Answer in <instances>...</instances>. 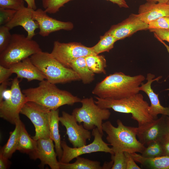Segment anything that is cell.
<instances>
[{"instance_id":"6da1fadb","label":"cell","mask_w":169,"mask_h":169,"mask_svg":"<svg viewBox=\"0 0 169 169\" xmlns=\"http://www.w3.org/2000/svg\"><path fill=\"white\" fill-rule=\"evenodd\" d=\"M145 79L141 74L131 76L116 72L96 84L92 93L103 99L118 100L128 98L139 93V87Z\"/></svg>"},{"instance_id":"7a4b0ae2","label":"cell","mask_w":169,"mask_h":169,"mask_svg":"<svg viewBox=\"0 0 169 169\" xmlns=\"http://www.w3.org/2000/svg\"><path fill=\"white\" fill-rule=\"evenodd\" d=\"M27 101L34 102L50 110H56L65 105H72L80 102L81 99L69 92L59 89L55 84L45 79L38 86L22 91Z\"/></svg>"},{"instance_id":"3957f363","label":"cell","mask_w":169,"mask_h":169,"mask_svg":"<svg viewBox=\"0 0 169 169\" xmlns=\"http://www.w3.org/2000/svg\"><path fill=\"white\" fill-rule=\"evenodd\" d=\"M95 97L96 100L95 103L101 108L112 109L117 112L131 114V118L137 121L139 127L154 120L149 112L148 103L144 100L141 94L118 100Z\"/></svg>"},{"instance_id":"277c9868","label":"cell","mask_w":169,"mask_h":169,"mask_svg":"<svg viewBox=\"0 0 169 169\" xmlns=\"http://www.w3.org/2000/svg\"><path fill=\"white\" fill-rule=\"evenodd\" d=\"M117 127L109 121L103 123V131L106 139L114 153L116 151L141 153L145 146L136 138L137 127L125 125L120 119L116 121Z\"/></svg>"},{"instance_id":"5b68a950","label":"cell","mask_w":169,"mask_h":169,"mask_svg":"<svg viewBox=\"0 0 169 169\" xmlns=\"http://www.w3.org/2000/svg\"><path fill=\"white\" fill-rule=\"evenodd\" d=\"M30 58L45 76L46 80L51 83L64 84L80 80L76 73L65 67L50 53L42 51L32 55Z\"/></svg>"},{"instance_id":"8992f818","label":"cell","mask_w":169,"mask_h":169,"mask_svg":"<svg viewBox=\"0 0 169 169\" xmlns=\"http://www.w3.org/2000/svg\"><path fill=\"white\" fill-rule=\"evenodd\" d=\"M42 51L35 41L23 34H13L9 44L0 53V65L9 68L12 65Z\"/></svg>"},{"instance_id":"52a82bcc","label":"cell","mask_w":169,"mask_h":169,"mask_svg":"<svg viewBox=\"0 0 169 169\" xmlns=\"http://www.w3.org/2000/svg\"><path fill=\"white\" fill-rule=\"evenodd\" d=\"M82 106L74 109L72 113L79 124L83 123L85 128L90 130L97 128L103 134V121L108 120L111 113L108 109L101 108L95 102L92 97L81 100Z\"/></svg>"},{"instance_id":"ba28073f","label":"cell","mask_w":169,"mask_h":169,"mask_svg":"<svg viewBox=\"0 0 169 169\" xmlns=\"http://www.w3.org/2000/svg\"><path fill=\"white\" fill-rule=\"evenodd\" d=\"M51 110L34 102L27 101L22 108L20 113L29 118L35 128L33 138L35 141L40 138H50L49 120Z\"/></svg>"},{"instance_id":"9c48e42d","label":"cell","mask_w":169,"mask_h":169,"mask_svg":"<svg viewBox=\"0 0 169 169\" xmlns=\"http://www.w3.org/2000/svg\"><path fill=\"white\" fill-rule=\"evenodd\" d=\"M19 82L17 77L13 79L10 97L0 102V117L15 125L20 119L21 110L27 102L26 96L20 89Z\"/></svg>"},{"instance_id":"30bf717a","label":"cell","mask_w":169,"mask_h":169,"mask_svg":"<svg viewBox=\"0 0 169 169\" xmlns=\"http://www.w3.org/2000/svg\"><path fill=\"white\" fill-rule=\"evenodd\" d=\"M92 135L94 139L91 143L78 147L69 146L64 141H61V146L63 150L62 157L59 161L64 163H69L74 158L83 154L97 152H103L114 154L111 148L102 139L103 135L100 133L98 129L96 127L92 130Z\"/></svg>"},{"instance_id":"8fae6325","label":"cell","mask_w":169,"mask_h":169,"mask_svg":"<svg viewBox=\"0 0 169 169\" xmlns=\"http://www.w3.org/2000/svg\"><path fill=\"white\" fill-rule=\"evenodd\" d=\"M50 54L65 67L69 68H70L71 63L76 59L96 54L91 47H86L80 43H62L58 41L54 42Z\"/></svg>"},{"instance_id":"7c38bea8","label":"cell","mask_w":169,"mask_h":169,"mask_svg":"<svg viewBox=\"0 0 169 169\" xmlns=\"http://www.w3.org/2000/svg\"><path fill=\"white\" fill-rule=\"evenodd\" d=\"M59 121L66 130L68 140L74 147H78L86 145L87 140L90 139L92 134L85 128L83 125H79L74 116L65 111L62 112Z\"/></svg>"},{"instance_id":"4fadbf2b","label":"cell","mask_w":169,"mask_h":169,"mask_svg":"<svg viewBox=\"0 0 169 169\" xmlns=\"http://www.w3.org/2000/svg\"><path fill=\"white\" fill-rule=\"evenodd\" d=\"M166 115H162L159 118L137 127V136L139 141L145 147L152 141L159 140L168 132Z\"/></svg>"},{"instance_id":"5bb4252c","label":"cell","mask_w":169,"mask_h":169,"mask_svg":"<svg viewBox=\"0 0 169 169\" xmlns=\"http://www.w3.org/2000/svg\"><path fill=\"white\" fill-rule=\"evenodd\" d=\"M147 29H148V24L144 22L138 14L131 13L121 22L111 26L106 33L112 35L118 41L138 31Z\"/></svg>"},{"instance_id":"9a60e30c","label":"cell","mask_w":169,"mask_h":169,"mask_svg":"<svg viewBox=\"0 0 169 169\" xmlns=\"http://www.w3.org/2000/svg\"><path fill=\"white\" fill-rule=\"evenodd\" d=\"M33 16L38 24L39 34L42 37L47 36L51 33L60 30H71L74 28L71 22L61 21L53 18L41 8L33 10Z\"/></svg>"},{"instance_id":"2e32d148","label":"cell","mask_w":169,"mask_h":169,"mask_svg":"<svg viewBox=\"0 0 169 169\" xmlns=\"http://www.w3.org/2000/svg\"><path fill=\"white\" fill-rule=\"evenodd\" d=\"M53 141L50 138L37 140L36 150L30 156L33 159H39L42 166L47 165L51 169H60Z\"/></svg>"},{"instance_id":"e0dca14e","label":"cell","mask_w":169,"mask_h":169,"mask_svg":"<svg viewBox=\"0 0 169 169\" xmlns=\"http://www.w3.org/2000/svg\"><path fill=\"white\" fill-rule=\"evenodd\" d=\"M33 9L24 7L17 11L12 20L5 26L10 30L18 26H21L27 32V37L32 39L35 35V30L39 28L38 23L33 18Z\"/></svg>"},{"instance_id":"ac0fdd59","label":"cell","mask_w":169,"mask_h":169,"mask_svg":"<svg viewBox=\"0 0 169 169\" xmlns=\"http://www.w3.org/2000/svg\"><path fill=\"white\" fill-rule=\"evenodd\" d=\"M155 75L149 73L147 74V81L145 84L142 83L139 87L140 91H142L148 96L151 102L149 112L154 119L157 118L159 114L169 117V107H164L161 105L159 99L158 95L155 93L151 87L152 83L155 81H157L161 78L159 76L154 79Z\"/></svg>"},{"instance_id":"d6986e66","label":"cell","mask_w":169,"mask_h":169,"mask_svg":"<svg viewBox=\"0 0 169 169\" xmlns=\"http://www.w3.org/2000/svg\"><path fill=\"white\" fill-rule=\"evenodd\" d=\"M9 68L18 78H25L28 81L34 80L41 81L46 79L45 76L33 64L30 57L12 65Z\"/></svg>"},{"instance_id":"ffe728a7","label":"cell","mask_w":169,"mask_h":169,"mask_svg":"<svg viewBox=\"0 0 169 169\" xmlns=\"http://www.w3.org/2000/svg\"><path fill=\"white\" fill-rule=\"evenodd\" d=\"M138 14L144 22L148 24L160 18L169 16V4L147 2L139 6Z\"/></svg>"},{"instance_id":"44dd1931","label":"cell","mask_w":169,"mask_h":169,"mask_svg":"<svg viewBox=\"0 0 169 169\" xmlns=\"http://www.w3.org/2000/svg\"><path fill=\"white\" fill-rule=\"evenodd\" d=\"M59 117L58 109L51 110L49 120V130L50 138L54 143L55 151L59 161L63 154L59 130Z\"/></svg>"},{"instance_id":"7402d4cb","label":"cell","mask_w":169,"mask_h":169,"mask_svg":"<svg viewBox=\"0 0 169 169\" xmlns=\"http://www.w3.org/2000/svg\"><path fill=\"white\" fill-rule=\"evenodd\" d=\"M133 159L144 168L150 169H169V156H163L147 158L136 152L131 153Z\"/></svg>"},{"instance_id":"603a6c76","label":"cell","mask_w":169,"mask_h":169,"mask_svg":"<svg viewBox=\"0 0 169 169\" xmlns=\"http://www.w3.org/2000/svg\"><path fill=\"white\" fill-rule=\"evenodd\" d=\"M22 122L20 119L16 123L15 128L13 131L10 132L7 142L0 150V154L8 159L10 158L13 154L17 150Z\"/></svg>"},{"instance_id":"cb8c5ba5","label":"cell","mask_w":169,"mask_h":169,"mask_svg":"<svg viewBox=\"0 0 169 169\" xmlns=\"http://www.w3.org/2000/svg\"><path fill=\"white\" fill-rule=\"evenodd\" d=\"M85 57H80L73 61L70 65V68L78 74L83 83L86 84L94 81L95 74L88 67Z\"/></svg>"},{"instance_id":"d4e9b609","label":"cell","mask_w":169,"mask_h":169,"mask_svg":"<svg viewBox=\"0 0 169 169\" xmlns=\"http://www.w3.org/2000/svg\"><path fill=\"white\" fill-rule=\"evenodd\" d=\"M36 147V141L30 137L22 122L17 150L28 154L30 156L35 151Z\"/></svg>"},{"instance_id":"484cf974","label":"cell","mask_w":169,"mask_h":169,"mask_svg":"<svg viewBox=\"0 0 169 169\" xmlns=\"http://www.w3.org/2000/svg\"><path fill=\"white\" fill-rule=\"evenodd\" d=\"M73 163L59 162L60 169H103L100 162L79 156Z\"/></svg>"},{"instance_id":"4316f807","label":"cell","mask_w":169,"mask_h":169,"mask_svg":"<svg viewBox=\"0 0 169 169\" xmlns=\"http://www.w3.org/2000/svg\"><path fill=\"white\" fill-rule=\"evenodd\" d=\"M85 59L88 67L93 73L106 74V61L104 56L93 54L85 57Z\"/></svg>"},{"instance_id":"83f0119b","label":"cell","mask_w":169,"mask_h":169,"mask_svg":"<svg viewBox=\"0 0 169 169\" xmlns=\"http://www.w3.org/2000/svg\"><path fill=\"white\" fill-rule=\"evenodd\" d=\"M117 41L113 36L105 33L104 35L100 37L98 43L91 48L97 54L105 52H108L113 48L114 44Z\"/></svg>"},{"instance_id":"f1b7e54d","label":"cell","mask_w":169,"mask_h":169,"mask_svg":"<svg viewBox=\"0 0 169 169\" xmlns=\"http://www.w3.org/2000/svg\"><path fill=\"white\" fill-rule=\"evenodd\" d=\"M141 155L146 158H152L163 156L160 140L152 141L145 147Z\"/></svg>"},{"instance_id":"f546056e","label":"cell","mask_w":169,"mask_h":169,"mask_svg":"<svg viewBox=\"0 0 169 169\" xmlns=\"http://www.w3.org/2000/svg\"><path fill=\"white\" fill-rule=\"evenodd\" d=\"M73 0H42V5L47 13L54 14L69 2Z\"/></svg>"},{"instance_id":"4dcf8cb0","label":"cell","mask_w":169,"mask_h":169,"mask_svg":"<svg viewBox=\"0 0 169 169\" xmlns=\"http://www.w3.org/2000/svg\"><path fill=\"white\" fill-rule=\"evenodd\" d=\"M10 30L5 25L0 26V53L6 48L10 41L12 34Z\"/></svg>"},{"instance_id":"1f68e13d","label":"cell","mask_w":169,"mask_h":169,"mask_svg":"<svg viewBox=\"0 0 169 169\" xmlns=\"http://www.w3.org/2000/svg\"><path fill=\"white\" fill-rule=\"evenodd\" d=\"M113 161L111 169H126V164L124 152L116 151L111 155Z\"/></svg>"},{"instance_id":"d6a6232c","label":"cell","mask_w":169,"mask_h":169,"mask_svg":"<svg viewBox=\"0 0 169 169\" xmlns=\"http://www.w3.org/2000/svg\"><path fill=\"white\" fill-rule=\"evenodd\" d=\"M24 0H0V8L18 11L24 6Z\"/></svg>"},{"instance_id":"836d02e7","label":"cell","mask_w":169,"mask_h":169,"mask_svg":"<svg viewBox=\"0 0 169 169\" xmlns=\"http://www.w3.org/2000/svg\"><path fill=\"white\" fill-rule=\"evenodd\" d=\"M148 29H169V16L160 18L148 23Z\"/></svg>"},{"instance_id":"e575fe53","label":"cell","mask_w":169,"mask_h":169,"mask_svg":"<svg viewBox=\"0 0 169 169\" xmlns=\"http://www.w3.org/2000/svg\"><path fill=\"white\" fill-rule=\"evenodd\" d=\"M17 11L0 8V25H5L13 18Z\"/></svg>"},{"instance_id":"d590c367","label":"cell","mask_w":169,"mask_h":169,"mask_svg":"<svg viewBox=\"0 0 169 169\" xmlns=\"http://www.w3.org/2000/svg\"><path fill=\"white\" fill-rule=\"evenodd\" d=\"M149 30L150 32L153 33L155 38H158L162 41H165L169 43V29H152Z\"/></svg>"},{"instance_id":"8d00e7d4","label":"cell","mask_w":169,"mask_h":169,"mask_svg":"<svg viewBox=\"0 0 169 169\" xmlns=\"http://www.w3.org/2000/svg\"><path fill=\"white\" fill-rule=\"evenodd\" d=\"M159 140L162 146L163 156H169V132L165 134Z\"/></svg>"},{"instance_id":"74e56055","label":"cell","mask_w":169,"mask_h":169,"mask_svg":"<svg viewBox=\"0 0 169 169\" xmlns=\"http://www.w3.org/2000/svg\"><path fill=\"white\" fill-rule=\"evenodd\" d=\"M126 164V169H141V168L136 163L131 153L124 152Z\"/></svg>"},{"instance_id":"f35d334b","label":"cell","mask_w":169,"mask_h":169,"mask_svg":"<svg viewBox=\"0 0 169 169\" xmlns=\"http://www.w3.org/2000/svg\"><path fill=\"white\" fill-rule=\"evenodd\" d=\"M13 74L10 68L0 65V83L8 80L9 78Z\"/></svg>"},{"instance_id":"ab89813d","label":"cell","mask_w":169,"mask_h":169,"mask_svg":"<svg viewBox=\"0 0 169 169\" xmlns=\"http://www.w3.org/2000/svg\"><path fill=\"white\" fill-rule=\"evenodd\" d=\"M8 159L4 157L0 154V169H6L9 166V163Z\"/></svg>"},{"instance_id":"60d3db41","label":"cell","mask_w":169,"mask_h":169,"mask_svg":"<svg viewBox=\"0 0 169 169\" xmlns=\"http://www.w3.org/2000/svg\"><path fill=\"white\" fill-rule=\"evenodd\" d=\"M117 5L120 8H129L125 0H106Z\"/></svg>"},{"instance_id":"b9f144b4","label":"cell","mask_w":169,"mask_h":169,"mask_svg":"<svg viewBox=\"0 0 169 169\" xmlns=\"http://www.w3.org/2000/svg\"><path fill=\"white\" fill-rule=\"evenodd\" d=\"M25 1L27 4V7L30 8L34 10H36L37 9V7L36 5L35 0H24Z\"/></svg>"},{"instance_id":"7bdbcfd3","label":"cell","mask_w":169,"mask_h":169,"mask_svg":"<svg viewBox=\"0 0 169 169\" xmlns=\"http://www.w3.org/2000/svg\"><path fill=\"white\" fill-rule=\"evenodd\" d=\"M113 163V161H111L109 162H105L102 166L103 169H111Z\"/></svg>"},{"instance_id":"ee69618b","label":"cell","mask_w":169,"mask_h":169,"mask_svg":"<svg viewBox=\"0 0 169 169\" xmlns=\"http://www.w3.org/2000/svg\"><path fill=\"white\" fill-rule=\"evenodd\" d=\"M147 2L156 3H167L169 1V0H145Z\"/></svg>"},{"instance_id":"f6af8a7d","label":"cell","mask_w":169,"mask_h":169,"mask_svg":"<svg viewBox=\"0 0 169 169\" xmlns=\"http://www.w3.org/2000/svg\"><path fill=\"white\" fill-rule=\"evenodd\" d=\"M165 47L168 52L169 54V46L167 45L163 41L160 39L158 38H156ZM168 97L169 98V93L168 94Z\"/></svg>"},{"instance_id":"bcb514c9","label":"cell","mask_w":169,"mask_h":169,"mask_svg":"<svg viewBox=\"0 0 169 169\" xmlns=\"http://www.w3.org/2000/svg\"><path fill=\"white\" fill-rule=\"evenodd\" d=\"M166 120L167 130L169 132V117L167 116H166Z\"/></svg>"},{"instance_id":"7dc6e473","label":"cell","mask_w":169,"mask_h":169,"mask_svg":"<svg viewBox=\"0 0 169 169\" xmlns=\"http://www.w3.org/2000/svg\"><path fill=\"white\" fill-rule=\"evenodd\" d=\"M167 3V4H169V1Z\"/></svg>"}]
</instances>
